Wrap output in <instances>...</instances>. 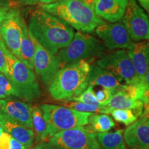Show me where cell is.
Masks as SVG:
<instances>
[{
  "instance_id": "cell-9",
  "label": "cell",
  "mask_w": 149,
  "mask_h": 149,
  "mask_svg": "<svg viewBox=\"0 0 149 149\" xmlns=\"http://www.w3.org/2000/svg\"><path fill=\"white\" fill-rule=\"evenodd\" d=\"M122 22L133 42L148 40V17L146 12L138 5L136 0H128Z\"/></svg>"
},
{
  "instance_id": "cell-36",
  "label": "cell",
  "mask_w": 149,
  "mask_h": 149,
  "mask_svg": "<svg viewBox=\"0 0 149 149\" xmlns=\"http://www.w3.org/2000/svg\"><path fill=\"white\" fill-rule=\"evenodd\" d=\"M60 1H64V0H42L39 4H49V3H53Z\"/></svg>"
},
{
  "instance_id": "cell-25",
  "label": "cell",
  "mask_w": 149,
  "mask_h": 149,
  "mask_svg": "<svg viewBox=\"0 0 149 149\" xmlns=\"http://www.w3.org/2000/svg\"><path fill=\"white\" fill-rule=\"evenodd\" d=\"M110 114L116 122L127 126L135 122L138 118L134 111L130 109H114L111 111Z\"/></svg>"
},
{
  "instance_id": "cell-17",
  "label": "cell",
  "mask_w": 149,
  "mask_h": 149,
  "mask_svg": "<svg viewBox=\"0 0 149 149\" xmlns=\"http://www.w3.org/2000/svg\"><path fill=\"white\" fill-rule=\"evenodd\" d=\"M127 3L128 0H97L93 10L99 17L114 23L122 20Z\"/></svg>"
},
{
  "instance_id": "cell-11",
  "label": "cell",
  "mask_w": 149,
  "mask_h": 149,
  "mask_svg": "<svg viewBox=\"0 0 149 149\" xmlns=\"http://www.w3.org/2000/svg\"><path fill=\"white\" fill-rule=\"evenodd\" d=\"M23 17L17 9L8 10L3 19L1 36L6 48L19 58Z\"/></svg>"
},
{
  "instance_id": "cell-12",
  "label": "cell",
  "mask_w": 149,
  "mask_h": 149,
  "mask_svg": "<svg viewBox=\"0 0 149 149\" xmlns=\"http://www.w3.org/2000/svg\"><path fill=\"white\" fill-rule=\"evenodd\" d=\"M33 41L35 46L33 69L42 78L46 86H48L59 70L58 61L55 55H53L33 39Z\"/></svg>"
},
{
  "instance_id": "cell-13",
  "label": "cell",
  "mask_w": 149,
  "mask_h": 149,
  "mask_svg": "<svg viewBox=\"0 0 149 149\" xmlns=\"http://www.w3.org/2000/svg\"><path fill=\"white\" fill-rule=\"evenodd\" d=\"M123 137L130 149H149L148 108L143 111L139 120L128 126Z\"/></svg>"
},
{
  "instance_id": "cell-4",
  "label": "cell",
  "mask_w": 149,
  "mask_h": 149,
  "mask_svg": "<svg viewBox=\"0 0 149 149\" xmlns=\"http://www.w3.org/2000/svg\"><path fill=\"white\" fill-rule=\"evenodd\" d=\"M105 51L106 47L102 41L88 33L77 31L70 44L59 50L55 56L60 69L80 60L100 57Z\"/></svg>"
},
{
  "instance_id": "cell-37",
  "label": "cell",
  "mask_w": 149,
  "mask_h": 149,
  "mask_svg": "<svg viewBox=\"0 0 149 149\" xmlns=\"http://www.w3.org/2000/svg\"><path fill=\"white\" fill-rule=\"evenodd\" d=\"M81 1L84 2L86 5L89 6L93 8V6H94V3H95L97 0H81Z\"/></svg>"
},
{
  "instance_id": "cell-18",
  "label": "cell",
  "mask_w": 149,
  "mask_h": 149,
  "mask_svg": "<svg viewBox=\"0 0 149 149\" xmlns=\"http://www.w3.org/2000/svg\"><path fill=\"white\" fill-rule=\"evenodd\" d=\"M87 81L88 85L93 87L100 86L113 91L117 90L123 84V81L120 78L96 64L91 65Z\"/></svg>"
},
{
  "instance_id": "cell-31",
  "label": "cell",
  "mask_w": 149,
  "mask_h": 149,
  "mask_svg": "<svg viewBox=\"0 0 149 149\" xmlns=\"http://www.w3.org/2000/svg\"><path fill=\"white\" fill-rule=\"evenodd\" d=\"M33 149H61L59 147L55 146L50 142H42L37 144Z\"/></svg>"
},
{
  "instance_id": "cell-21",
  "label": "cell",
  "mask_w": 149,
  "mask_h": 149,
  "mask_svg": "<svg viewBox=\"0 0 149 149\" xmlns=\"http://www.w3.org/2000/svg\"><path fill=\"white\" fill-rule=\"evenodd\" d=\"M124 130L97 133V139L101 149H126L123 137Z\"/></svg>"
},
{
  "instance_id": "cell-23",
  "label": "cell",
  "mask_w": 149,
  "mask_h": 149,
  "mask_svg": "<svg viewBox=\"0 0 149 149\" xmlns=\"http://www.w3.org/2000/svg\"><path fill=\"white\" fill-rule=\"evenodd\" d=\"M33 130L37 137L42 141H46L49 138L47 133V126L43 117L42 111L40 107H33L32 113Z\"/></svg>"
},
{
  "instance_id": "cell-1",
  "label": "cell",
  "mask_w": 149,
  "mask_h": 149,
  "mask_svg": "<svg viewBox=\"0 0 149 149\" xmlns=\"http://www.w3.org/2000/svg\"><path fill=\"white\" fill-rule=\"evenodd\" d=\"M27 28L33 40L55 55L70 44L74 34L70 26L41 8L31 13Z\"/></svg>"
},
{
  "instance_id": "cell-5",
  "label": "cell",
  "mask_w": 149,
  "mask_h": 149,
  "mask_svg": "<svg viewBox=\"0 0 149 149\" xmlns=\"http://www.w3.org/2000/svg\"><path fill=\"white\" fill-rule=\"evenodd\" d=\"M6 77L13 86L17 97L31 102L41 96L42 91L33 70L13 55L8 48L6 50Z\"/></svg>"
},
{
  "instance_id": "cell-10",
  "label": "cell",
  "mask_w": 149,
  "mask_h": 149,
  "mask_svg": "<svg viewBox=\"0 0 149 149\" xmlns=\"http://www.w3.org/2000/svg\"><path fill=\"white\" fill-rule=\"evenodd\" d=\"M95 33L109 51L125 49L132 40L122 20L114 23H104L95 28Z\"/></svg>"
},
{
  "instance_id": "cell-30",
  "label": "cell",
  "mask_w": 149,
  "mask_h": 149,
  "mask_svg": "<svg viewBox=\"0 0 149 149\" xmlns=\"http://www.w3.org/2000/svg\"><path fill=\"white\" fill-rule=\"evenodd\" d=\"M10 136L6 132L0 135V149H10Z\"/></svg>"
},
{
  "instance_id": "cell-3",
  "label": "cell",
  "mask_w": 149,
  "mask_h": 149,
  "mask_svg": "<svg viewBox=\"0 0 149 149\" xmlns=\"http://www.w3.org/2000/svg\"><path fill=\"white\" fill-rule=\"evenodd\" d=\"M40 8L72 29L84 33L92 32L97 26L106 22L81 0H64L49 4H40Z\"/></svg>"
},
{
  "instance_id": "cell-27",
  "label": "cell",
  "mask_w": 149,
  "mask_h": 149,
  "mask_svg": "<svg viewBox=\"0 0 149 149\" xmlns=\"http://www.w3.org/2000/svg\"><path fill=\"white\" fill-rule=\"evenodd\" d=\"M17 97L16 91L8 78L2 73H0V100Z\"/></svg>"
},
{
  "instance_id": "cell-22",
  "label": "cell",
  "mask_w": 149,
  "mask_h": 149,
  "mask_svg": "<svg viewBox=\"0 0 149 149\" xmlns=\"http://www.w3.org/2000/svg\"><path fill=\"white\" fill-rule=\"evenodd\" d=\"M95 133H106L115 126L111 117L104 113H91L88 117V124Z\"/></svg>"
},
{
  "instance_id": "cell-29",
  "label": "cell",
  "mask_w": 149,
  "mask_h": 149,
  "mask_svg": "<svg viewBox=\"0 0 149 149\" xmlns=\"http://www.w3.org/2000/svg\"><path fill=\"white\" fill-rule=\"evenodd\" d=\"M4 42L1 37H0V73L5 75L7 74L6 59V50Z\"/></svg>"
},
{
  "instance_id": "cell-24",
  "label": "cell",
  "mask_w": 149,
  "mask_h": 149,
  "mask_svg": "<svg viewBox=\"0 0 149 149\" xmlns=\"http://www.w3.org/2000/svg\"><path fill=\"white\" fill-rule=\"evenodd\" d=\"M64 104L66 107L70 108V109L79 112L107 114V109H106L105 106L90 105V104H84L75 101H66Z\"/></svg>"
},
{
  "instance_id": "cell-33",
  "label": "cell",
  "mask_w": 149,
  "mask_h": 149,
  "mask_svg": "<svg viewBox=\"0 0 149 149\" xmlns=\"http://www.w3.org/2000/svg\"><path fill=\"white\" fill-rule=\"evenodd\" d=\"M42 0H19V1L24 5H35L39 4Z\"/></svg>"
},
{
  "instance_id": "cell-2",
  "label": "cell",
  "mask_w": 149,
  "mask_h": 149,
  "mask_svg": "<svg viewBox=\"0 0 149 149\" xmlns=\"http://www.w3.org/2000/svg\"><path fill=\"white\" fill-rule=\"evenodd\" d=\"M91 64L80 60L59 69L48 86L51 97L59 101H69L81 94L88 86Z\"/></svg>"
},
{
  "instance_id": "cell-26",
  "label": "cell",
  "mask_w": 149,
  "mask_h": 149,
  "mask_svg": "<svg viewBox=\"0 0 149 149\" xmlns=\"http://www.w3.org/2000/svg\"><path fill=\"white\" fill-rule=\"evenodd\" d=\"M69 101L79 102L84 104H90V105L100 106V103L97 100L95 95L94 87L89 85L81 94L77 97L72 98Z\"/></svg>"
},
{
  "instance_id": "cell-38",
  "label": "cell",
  "mask_w": 149,
  "mask_h": 149,
  "mask_svg": "<svg viewBox=\"0 0 149 149\" xmlns=\"http://www.w3.org/2000/svg\"><path fill=\"white\" fill-rule=\"evenodd\" d=\"M3 19H0V37H1V24H2V22H3Z\"/></svg>"
},
{
  "instance_id": "cell-15",
  "label": "cell",
  "mask_w": 149,
  "mask_h": 149,
  "mask_svg": "<svg viewBox=\"0 0 149 149\" xmlns=\"http://www.w3.org/2000/svg\"><path fill=\"white\" fill-rule=\"evenodd\" d=\"M149 45L146 41L131 42L126 48V53L139 79H144L148 72Z\"/></svg>"
},
{
  "instance_id": "cell-20",
  "label": "cell",
  "mask_w": 149,
  "mask_h": 149,
  "mask_svg": "<svg viewBox=\"0 0 149 149\" xmlns=\"http://www.w3.org/2000/svg\"><path fill=\"white\" fill-rule=\"evenodd\" d=\"M35 53V46L33 39L29 35L27 24L24 18L22 21V33L20 40L19 59L22 61L30 69L33 70V57Z\"/></svg>"
},
{
  "instance_id": "cell-34",
  "label": "cell",
  "mask_w": 149,
  "mask_h": 149,
  "mask_svg": "<svg viewBox=\"0 0 149 149\" xmlns=\"http://www.w3.org/2000/svg\"><path fill=\"white\" fill-rule=\"evenodd\" d=\"M139 4L143 8H144L147 12L149 10V0H137Z\"/></svg>"
},
{
  "instance_id": "cell-8",
  "label": "cell",
  "mask_w": 149,
  "mask_h": 149,
  "mask_svg": "<svg viewBox=\"0 0 149 149\" xmlns=\"http://www.w3.org/2000/svg\"><path fill=\"white\" fill-rule=\"evenodd\" d=\"M96 64L114 74L125 84L139 79L125 49L115 50L104 54L97 59Z\"/></svg>"
},
{
  "instance_id": "cell-7",
  "label": "cell",
  "mask_w": 149,
  "mask_h": 149,
  "mask_svg": "<svg viewBox=\"0 0 149 149\" xmlns=\"http://www.w3.org/2000/svg\"><path fill=\"white\" fill-rule=\"evenodd\" d=\"M61 149H101L97 133L89 125L77 126L55 133L49 141Z\"/></svg>"
},
{
  "instance_id": "cell-14",
  "label": "cell",
  "mask_w": 149,
  "mask_h": 149,
  "mask_svg": "<svg viewBox=\"0 0 149 149\" xmlns=\"http://www.w3.org/2000/svg\"><path fill=\"white\" fill-rule=\"evenodd\" d=\"M0 110L11 120L33 130V107L31 104L8 97L0 100Z\"/></svg>"
},
{
  "instance_id": "cell-6",
  "label": "cell",
  "mask_w": 149,
  "mask_h": 149,
  "mask_svg": "<svg viewBox=\"0 0 149 149\" xmlns=\"http://www.w3.org/2000/svg\"><path fill=\"white\" fill-rule=\"evenodd\" d=\"M40 109L46 123L49 139L60 131L88 125V117L91 114L53 104H43Z\"/></svg>"
},
{
  "instance_id": "cell-19",
  "label": "cell",
  "mask_w": 149,
  "mask_h": 149,
  "mask_svg": "<svg viewBox=\"0 0 149 149\" xmlns=\"http://www.w3.org/2000/svg\"><path fill=\"white\" fill-rule=\"evenodd\" d=\"M107 113L109 114L114 109H130L137 117H140L144 109V104L139 100H135L120 89L115 91L107 105Z\"/></svg>"
},
{
  "instance_id": "cell-35",
  "label": "cell",
  "mask_w": 149,
  "mask_h": 149,
  "mask_svg": "<svg viewBox=\"0 0 149 149\" xmlns=\"http://www.w3.org/2000/svg\"><path fill=\"white\" fill-rule=\"evenodd\" d=\"M8 9L0 5V19H3L6 14Z\"/></svg>"
},
{
  "instance_id": "cell-32",
  "label": "cell",
  "mask_w": 149,
  "mask_h": 149,
  "mask_svg": "<svg viewBox=\"0 0 149 149\" xmlns=\"http://www.w3.org/2000/svg\"><path fill=\"white\" fill-rule=\"evenodd\" d=\"M10 149H26L23 144L15 139L10 137Z\"/></svg>"
},
{
  "instance_id": "cell-16",
  "label": "cell",
  "mask_w": 149,
  "mask_h": 149,
  "mask_svg": "<svg viewBox=\"0 0 149 149\" xmlns=\"http://www.w3.org/2000/svg\"><path fill=\"white\" fill-rule=\"evenodd\" d=\"M0 126L3 128V131L8 133L13 138L19 141L26 149H30L32 147L35 139L34 131L31 128L26 127L11 120L1 110Z\"/></svg>"
},
{
  "instance_id": "cell-39",
  "label": "cell",
  "mask_w": 149,
  "mask_h": 149,
  "mask_svg": "<svg viewBox=\"0 0 149 149\" xmlns=\"http://www.w3.org/2000/svg\"><path fill=\"white\" fill-rule=\"evenodd\" d=\"M3 132H4V131H3V128H1V126H0V135H1V134H2V133H3Z\"/></svg>"
},
{
  "instance_id": "cell-28",
  "label": "cell",
  "mask_w": 149,
  "mask_h": 149,
  "mask_svg": "<svg viewBox=\"0 0 149 149\" xmlns=\"http://www.w3.org/2000/svg\"><path fill=\"white\" fill-rule=\"evenodd\" d=\"M115 91L110 90V89L103 88L99 90L95 93V95L97 100V101L101 106H106L110 100V99L115 93Z\"/></svg>"
}]
</instances>
